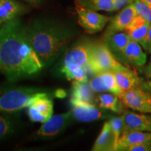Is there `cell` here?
I'll use <instances>...</instances> for the list:
<instances>
[{
  "label": "cell",
  "mask_w": 151,
  "mask_h": 151,
  "mask_svg": "<svg viewBox=\"0 0 151 151\" xmlns=\"http://www.w3.org/2000/svg\"><path fill=\"white\" fill-rule=\"evenodd\" d=\"M44 65L30 44L18 18L0 27V71L14 83L39 73Z\"/></svg>",
  "instance_id": "6da1fadb"
},
{
  "label": "cell",
  "mask_w": 151,
  "mask_h": 151,
  "mask_svg": "<svg viewBox=\"0 0 151 151\" xmlns=\"http://www.w3.org/2000/svg\"><path fill=\"white\" fill-rule=\"evenodd\" d=\"M29 41L44 66L50 65L74 37L69 26L49 19H37L27 27Z\"/></svg>",
  "instance_id": "7a4b0ae2"
},
{
  "label": "cell",
  "mask_w": 151,
  "mask_h": 151,
  "mask_svg": "<svg viewBox=\"0 0 151 151\" xmlns=\"http://www.w3.org/2000/svg\"><path fill=\"white\" fill-rule=\"evenodd\" d=\"M49 91L43 88L23 86L0 88V113H14L29 106L37 94Z\"/></svg>",
  "instance_id": "3957f363"
},
{
  "label": "cell",
  "mask_w": 151,
  "mask_h": 151,
  "mask_svg": "<svg viewBox=\"0 0 151 151\" xmlns=\"http://www.w3.org/2000/svg\"><path fill=\"white\" fill-rule=\"evenodd\" d=\"M88 68L94 74L127 69L122 65L104 43H92Z\"/></svg>",
  "instance_id": "277c9868"
},
{
  "label": "cell",
  "mask_w": 151,
  "mask_h": 151,
  "mask_svg": "<svg viewBox=\"0 0 151 151\" xmlns=\"http://www.w3.org/2000/svg\"><path fill=\"white\" fill-rule=\"evenodd\" d=\"M49 91L39 93L32 99L27 107L28 116L32 122H43L48 120L53 114V101Z\"/></svg>",
  "instance_id": "5b68a950"
},
{
  "label": "cell",
  "mask_w": 151,
  "mask_h": 151,
  "mask_svg": "<svg viewBox=\"0 0 151 151\" xmlns=\"http://www.w3.org/2000/svg\"><path fill=\"white\" fill-rule=\"evenodd\" d=\"M120 99L127 108L151 115V94L140 86L123 92Z\"/></svg>",
  "instance_id": "8992f818"
},
{
  "label": "cell",
  "mask_w": 151,
  "mask_h": 151,
  "mask_svg": "<svg viewBox=\"0 0 151 151\" xmlns=\"http://www.w3.org/2000/svg\"><path fill=\"white\" fill-rule=\"evenodd\" d=\"M92 43L82 40L76 43L67 52L62 61L61 68H88Z\"/></svg>",
  "instance_id": "52a82bcc"
},
{
  "label": "cell",
  "mask_w": 151,
  "mask_h": 151,
  "mask_svg": "<svg viewBox=\"0 0 151 151\" xmlns=\"http://www.w3.org/2000/svg\"><path fill=\"white\" fill-rule=\"evenodd\" d=\"M75 6L78 14V23L88 34H94L101 31L110 20L109 17L100 14L95 11Z\"/></svg>",
  "instance_id": "ba28073f"
},
{
  "label": "cell",
  "mask_w": 151,
  "mask_h": 151,
  "mask_svg": "<svg viewBox=\"0 0 151 151\" xmlns=\"http://www.w3.org/2000/svg\"><path fill=\"white\" fill-rule=\"evenodd\" d=\"M73 120L74 118L71 111L52 116L48 120L42 123L37 132V136L43 139L55 137L63 132Z\"/></svg>",
  "instance_id": "9c48e42d"
},
{
  "label": "cell",
  "mask_w": 151,
  "mask_h": 151,
  "mask_svg": "<svg viewBox=\"0 0 151 151\" xmlns=\"http://www.w3.org/2000/svg\"><path fill=\"white\" fill-rule=\"evenodd\" d=\"M71 104L73 117L77 121L92 122L109 117L108 114L104 113L94 104L86 101H75Z\"/></svg>",
  "instance_id": "30bf717a"
},
{
  "label": "cell",
  "mask_w": 151,
  "mask_h": 151,
  "mask_svg": "<svg viewBox=\"0 0 151 151\" xmlns=\"http://www.w3.org/2000/svg\"><path fill=\"white\" fill-rule=\"evenodd\" d=\"M88 83L94 92H111L119 97L123 93L117 85L114 75L111 71L96 73Z\"/></svg>",
  "instance_id": "8fae6325"
},
{
  "label": "cell",
  "mask_w": 151,
  "mask_h": 151,
  "mask_svg": "<svg viewBox=\"0 0 151 151\" xmlns=\"http://www.w3.org/2000/svg\"><path fill=\"white\" fill-rule=\"evenodd\" d=\"M127 31H106L104 43L118 58H122L124 50L131 41Z\"/></svg>",
  "instance_id": "7c38bea8"
},
{
  "label": "cell",
  "mask_w": 151,
  "mask_h": 151,
  "mask_svg": "<svg viewBox=\"0 0 151 151\" xmlns=\"http://www.w3.org/2000/svg\"><path fill=\"white\" fill-rule=\"evenodd\" d=\"M124 129L151 132V116L126 111L122 113Z\"/></svg>",
  "instance_id": "4fadbf2b"
},
{
  "label": "cell",
  "mask_w": 151,
  "mask_h": 151,
  "mask_svg": "<svg viewBox=\"0 0 151 151\" xmlns=\"http://www.w3.org/2000/svg\"><path fill=\"white\" fill-rule=\"evenodd\" d=\"M120 10L116 16L110 19V23L106 31H124L137 15L134 6L132 3L125 6Z\"/></svg>",
  "instance_id": "5bb4252c"
},
{
  "label": "cell",
  "mask_w": 151,
  "mask_h": 151,
  "mask_svg": "<svg viewBox=\"0 0 151 151\" xmlns=\"http://www.w3.org/2000/svg\"><path fill=\"white\" fill-rule=\"evenodd\" d=\"M25 12V7L17 0H0V27Z\"/></svg>",
  "instance_id": "9a60e30c"
},
{
  "label": "cell",
  "mask_w": 151,
  "mask_h": 151,
  "mask_svg": "<svg viewBox=\"0 0 151 151\" xmlns=\"http://www.w3.org/2000/svg\"><path fill=\"white\" fill-rule=\"evenodd\" d=\"M92 150L93 151H115L117 150V144L114 134L111 129L109 121L105 122L100 134L96 139Z\"/></svg>",
  "instance_id": "2e32d148"
},
{
  "label": "cell",
  "mask_w": 151,
  "mask_h": 151,
  "mask_svg": "<svg viewBox=\"0 0 151 151\" xmlns=\"http://www.w3.org/2000/svg\"><path fill=\"white\" fill-rule=\"evenodd\" d=\"M122 59L137 67H142L146 65L147 55L143 51L139 43L131 40L124 49Z\"/></svg>",
  "instance_id": "e0dca14e"
},
{
  "label": "cell",
  "mask_w": 151,
  "mask_h": 151,
  "mask_svg": "<svg viewBox=\"0 0 151 151\" xmlns=\"http://www.w3.org/2000/svg\"><path fill=\"white\" fill-rule=\"evenodd\" d=\"M113 73L117 85L122 92L132 90L141 85V80L137 73L128 68L113 71Z\"/></svg>",
  "instance_id": "ac0fdd59"
},
{
  "label": "cell",
  "mask_w": 151,
  "mask_h": 151,
  "mask_svg": "<svg viewBox=\"0 0 151 151\" xmlns=\"http://www.w3.org/2000/svg\"><path fill=\"white\" fill-rule=\"evenodd\" d=\"M71 103L75 101L94 103V92L90 88L88 82H81L78 81H71Z\"/></svg>",
  "instance_id": "d6986e66"
},
{
  "label": "cell",
  "mask_w": 151,
  "mask_h": 151,
  "mask_svg": "<svg viewBox=\"0 0 151 151\" xmlns=\"http://www.w3.org/2000/svg\"><path fill=\"white\" fill-rule=\"evenodd\" d=\"M151 140V132L137 130H124L119 139L117 150H123L127 146Z\"/></svg>",
  "instance_id": "ffe728a7"
},
{
  "label": "cell",
  "mask_w": 151,
  "mask_h": 151,
  "mask_svg": "<svg viewBox=\"0 0 151 151\" xmlns=\"http://www.w3.org/2000/svg\"><path fill=\"white\" fill-rule=\"evenodd\" d=\"M150 26V22L137 14L128 25L125 31L129 34L132 40L140 43L146 35Z\"/></svg>",
  "instance_id": "44dd1931"
},
{
  "label": "cell",
  "mask_w": 151,
  "mask_h": 151,
  "mask_svg": "<svg viewBox=\"0 0 151 151\" xmlns=\"http://www.w3.org/2000/svg\"><path fill=\"white\" fill-rule=\"evenodd\" d=\"M97 101L100 109L110 110L119 114L124 112V105L120 97L116 94L111 92L101 93L97 96Z\"/></svg>",
  "instance_id": "7402d4cb"
},
{
  "label": "cell",
  "mask_w": 151,
  "mask_h": 151,
  "mask_svg": "<svg viewBox=\"0 0 151 151\" xmlns=\"http://www.w3.org/2000/svg\"><path fill=\"white\" fill-rule=\"evenodd\" d=\"M14 113H5L0 115V141L6 139L15 133L18 127V118Z\"/></svg>",
  "instance_id": "603a6c76"
},
{
  "label": "cell",
  "mask_w": 151,
  "mask_h": 151,
  "mask_svg": "<svg viewBox=\"0 0 151 151\" xmlns=\"http://www.w3.org/2000/svg\"><path fill=\"white\" fill-rule=\"evenodd\" d=\"M75 6L92 11H114L113 0H74Z\"/></svg>",
  "instance_id": "cb8c5ba5"
},
{
  "label": "cell",
  "mask_w": 151,
  "mask_h": 151,
  "mask_svg": "<svg viewBox=\"0 0 151 151\" xmlns=\"http://www.w3.org/2000/svg\"><path fill=\"white\" fill-rule=\"evenodd\" d=\"M109 122L110 124L111 129H112L113 134H114L116 144L118 146L119 139H120L124 129L123 118H122V116L120 117H111L109 119Z\"/></svg>",
  "instance_id": "d4e9b609"
},
{
  "label": "cell",
  "mask_w": 151,
  "mask_h": 151,
  "mask_svg": "<svg viewBox=\"0 0 151 151\" xmlns=\"http://www.w3.org/2000/svg\"><path fill=\"white\" fill-rule=\"evenodd\" d=\"M138 15L146 20L151 24V9L141 0H134L133 2Z\"/></svg>",
  "instance_id": "484cf974"
},
{
  "label": "cell",
  "mask_w": 151,
  "mask_h": 151,
  "mask_svg": "<svg viewBox=\"0 0 151 151\" xmlns=\"http://www.w3.org/2000/svg\"><path fill=\"white\" fill-rule=\"evenodd\" d=\"M151 146V140L145 141V142L136 143L127 146L123 151H149Z\"/></svg>",
  "instance_id": "4316f807"
},
{
  "label": "cell",
  "mask_w": 151,
  "mask_h": 151,
  "mask_svg": "<svg viewBox=\"0 0 151 151\" xmlns=\"http://www.w3.org/2000/svg\"><path fill=\"white\" fill-rule=\"evenodd\" d=\"M139 44L148 53H151V24L146 35L143 38Z\"/></svg>",
  "instance_id": "83f0119b"
},
{
  "label": "cell",
  "mask_w": 151,
  "mask_h": 151,
  "mask_svg": "<svg viewBox=\"0 0 151 151\" xmlns=\"http://www.w3.org/2000/svg\"><path fill=\"white\" fill-rule=\"evenodd\" d=\"M134 0H113V5H114V11L122 9L129 4L133 2Z\"/></svg>",
  "instance_id": "f1b7e54d"
},
{
  "label": "cell",
  "mask_w": 151,
  "mask_h": 151,
  "mask_svg": "<svg viewBox=\"0 0 151 151\" xmlns=\"http://www.w3.org/2000/svg\"><path fill=\"white\" fill-rule=\"evenodd\" d=\"M140 86L143 88V90H146L147 92H150L151 94V80L146 81V82L142 83H141Z\"/></svg>",
  "instance_id": "f546056e"
},
{
  "label": "cell",
  "mask_w": 151,
  "mask_h": 151,
  "mask_svg": "<svg viewBox=\"0 0 151 151\" xmlns=\"http://www.w3.org/2000/svg\"><path fill=\"white\" fill-rule=\"evenodd\" d=\"M22 1H25V2L29 4H30L31 6H33L37 7L41 5V4L42 3L43 0H22Z\"/></svg>",
  "instance_id": "4dcf8cb0"
},
{
  "label": "cell",
  "mask_w": 151,
  "mask_h": 151,
  "mask_svg": "<svg viewBox=\"0 0 151 151\" xmlns=\"http://www.w3.org/2000/svg\"><path fill=\"white\" fill-rule=\"evenodd\" d=\"M144 73L147 78H151V60L148 65L145 67Z\"/></svg>",
  "instance_id": "1f68e13d"
},
{
  "label": "cell",
  "mask_w": 151,
  "mask_h": 151,
  "mask_svg": "<svg viewBox=\"0 0 151 151\" xmlns=\"http://www.w3.org/2000/svg\"><path fill=\"white\" fill-rule=\"evenodd\" d=\"M141 1H143L144 3H146V4L151 9V0H141Z\"/></svg>",
  "instance_id": "d6a6232c"
},
{
  "label": "cell",
  "mask_w": 151,
  "mask_h": 151,
  "mask_svg": "<svg viewBox=\"0 0 151 151\" xmlns=\"http://www.w3.org/2000/svg\"><path fill=\"white\" fill-rule=\"evenodd\" d=\"M149 151H151V146H150V150Z\"/></svg>",
  "instance_id": "836d02e7"
}]
</instances>
